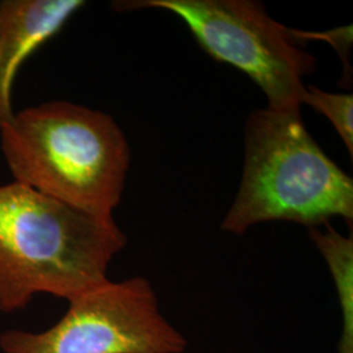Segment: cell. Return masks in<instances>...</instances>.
Wrapping results in <instances>:
<instances>
[{
    "label": "cell",
    "instance_id": "cell-8",
    "mask_svg": "<svg viewBox=\"0 0 353 353\" xmlns=\"http://www.w3.org/2000/svg\"><path fill=\"white\" fill-rule=\"evenodd\" d=\"M309 105L323 114L339 134L350 156H353V96L351 93H332L313 85H306L303 105Z\"/></svg>",
    "mask_w": 353,
    "mask_h": 353
},
{
    "label": "cell",
    "instance_id": "cell-7",
    "mask_svg": "<svg viewBox=\"0 0 353 353\" xmlns=\"http://www.w3.org/2000/svg\"><path fill=\"white\" fill-rule=\"evenodd\" d=\"M321 254L327 263L341 303V332L336 353H353V246L351 242H327Z\"/></svg>",
    "mask_w": 353,
    "mask_h": 353
},
{
    "label": "cell",
    "instance_id": "cell-3",
    "mask_svg": "<svg viewBox=\"0 0 353 353\" xmlns=\"http://www.w3.org/2000/svg\"><path fill=\"white\" fill-rule=\"evenodd\" d=\"M353 220V181L312 138L299 110H254L245 130L240 190L221 229L242 234L265 221L321 227Z\"/></svg>",
    "mask_w": 353,
    "mask_h": 353
},
{
    "label": "cell",
    "instance_id": "cell-6",
    "mask_svg": "<svg viewBox=\"0 0 353 353\" xmlns=\"http://www.w3.org/2000/svg\"><path fill=\"white\" fill-rule=\"evenodd\" d=\"M85 6L83 0H0V128L13 117L16 74Z\"/></svg>",
    "mask_w": 353,
    "mask_h": 353
},
{
    "label": "cell",
    "instance_id": "cell-1",
    "mask_svg": "<svg viewBox=\"0 0 353 353\" xmlns=\"http://www.w3.org/2000/svg\"><path fill=\"white\" fill-rule=\"evenodd\" d=\"M126 236L113 216L89 214L19 182L0 185V312L46 293L67 301L108 281Z\"/></svg>",
    "mask_w": 353,
    "mask_h": 353
},
{
    "label": "cell",
    "instance_id": "cell-9",
    "mask_svg": "<svg viewBox=\"0 0 353 353\" xmlns=\"http://www.w3.org/2000/svg\"><path fill=\"white\" fill-rule=\"evenodd\" d=\"M292 33L299 42L305 41V39H321V41L328 42L331 46L335 48V50L338 51L341 61L344 62V65L348 67L350 49H351V43H352V26H343V28L332 29V30L325 32V33L292 29Z\"/></svg>",
    "mask_w": 353,
    "mask_h": 353
},
{
    "label": "cell",
    "instance_id": "cell-4",
    "mask_svg": "<svg viewBox=\"0 0 353 353\" xmlns=\"http://www.w3.org/2000/svg\"><path fill=\"white\" fill-rule=\"evenodd\" d=\"M118 8H159L176 14L199 46L233 65L262 89L268 108L299 110L316 58L303 50L292 28L272 19L255 0H145Z\"/></svg>",
    "mask_w": 353,
    "mask_h": 353
},
{
    "label": "cell",
    "instance_id": "cell-2",
    "mask_svg": "<svg viewBox=\"0 0 353 353\" xmlns=\"http://www.w3.org/2000/svg\"><path fill=\"white\" fill-rule=\"evenodd\" d=\"M14 182L89 214L113 216L130 166L126 135L109 114L68 101L26 108L0 128Z\"/></svg>",
    "mask_w": 353,
    "mask_h": 353
},
{
    "label": "cell",
    "instance_id": "cell-5",
    "mask_svg": "<svg viewBox=\"0 0 353 353\" xmlns=\"http://www.w3.org/2000/svg\"><path fill=\"white\" fill-rule=\"evenodd\" d=\"M186 347L144 278L108 280L76 296L65 314L42 332L0 335L3 353H182Z\"/></svg>",
    "mask_w": 353,
    "mask_h": 353
}]
</instances>
